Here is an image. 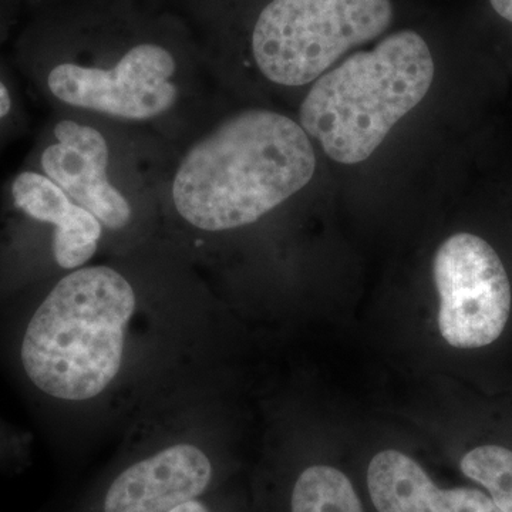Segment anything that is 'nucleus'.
I'll list each match as a JSON object with an SVG mask.
<instances>
[{
  "mask_svg": "<svg viewBox=\"0 0 512 512\" xmlns=\"http://www.w3.org/2000/svg\"><path fill=\"white\" fill-rule=\"evenodd\" d=\"M137 311V293L119 271L74 269L46 291L0 301V359L49 419L117 383Z\"/></svg>",
  "mask_w": 512,
  "mask_h": 512,
  "instance_id": "1",
  "label": "nucleus"
},
{
  "mask_svg": "<svg viewBox=\"0 0 512 512\" xmlns=\"http://www.w3.org/2000/svg\"><path fill=\"white\" fill-rule=\"evenodd\" d=\"M315 170V151L301 124L275 111H241L181 161L175 210L201 231L245 227L306 187Z\"/></svg>",
  "mask_w": 512,
  "mask_h": 512,
  "instance_id": "2",
  "label": "nucleus"
},
{
  "mask_svg": "<svg viewBox=\"0 0 512 512\" xmlns=\"http://www.w3.org/2000/svg\"><path fill=\"white\" fill-rule=\"evenodd\" d=\"M433 79L426 40L414 30L393 33L316 80L299 111L301 126L333 161L362 163L419 106Z\"/></svg>",
  "mask_w": 512,
  "mask_h": 512,
  "instance_id": "3",
  "label": "nucleus"
},
{
  "mask_svg": "<svg viewBox=\"0 0 512 512\" xmlns=\"http://www.w3.org/2000/svg\"><path fill=\"white\" fill-rule=\"evenodd\" d=\"M392 19L390 0H272L256 20L252 52L266 79L305 86Z\"/></svg>",
  "mask_w": 512,
  "mask_h": 512,
  "instance_id": "4",
  "label": "nucleus"
},
{
  "mask_svg": "<svg viewBox=\"0 0 512 512\" xmlns=\"http://www.w3.org/2000/svg\"><path fill=\"white\" fill-rule=\"evenodd\" d=\"M441 336L458 349L491 345L507 325L511 286L500 256L473 234L453 235L434 256Z\"/></svg>",
  "mask_w": 512,
  "mask_h": 512,
  "instance_id": "5",
  "label": "nucleus"
},
{
  "mask_svg": "<svg viewBox=\"0 0 512 512\" xmlns=\"http://www.w3.org/2000/svg\"><path fill=\"white\" fill-rule=\"evenodd\" d=\"M177 64L164 47L143 43L128 50L110 70L59 63L49 70L46 87L69 106L126 120H148L177 99L171 82Z\"/></svg>",
  "mask_w": 512,
  "mask_h": 512,
  "instance_id": "6",
  "label": "nucleus"
},
{
  "mask_svg": "<svg viewBox=\"0 0 512 512\" xmlns=\"http://www.w3.org/2000/svg\"><path fill=\"white\" fill-rule=\"evenodd\" d=\"M55 143L43 148L42 173L59 185L70 200L92 212L103 227L121 229L131 220L124 195L109 183V146L96 128L62 120L53 128Z\"/></svg>",
  "mask_w": 512,
  "mask_h": 512,
  "instance_id": "7",
  "label": "nucleus"
},
{
  "mask_svg": "<svg viewBox=\"0 0 512 512\" xmlns=\"http://www.w3.org/2000/svg\"><path fill=\"white\" fill-rule=\"evenodd\" d=\"M212 477L208 454L180 441L124 468L104 494L103 512H168L200 498Z\"/></svg>",
  "mask_w": 512,
  "mask_h": 512,
  "instance_id": "8",
  "label": "nucleus"
},
{
  "mask_svg": "<svg viewBox=\"0 0 512 512\" xmlns=\"http://www.w3.org/2000/svg\"><path fill=\"white\" fill-rule=\"evenodd\" d=\"M367 485L379 512H503L473 488L441 490L417 461L396 450L373 457Z\"/></svg>",
  "mask_w": 512,
  "mask_h": 512,
  "instance_id": "9",
  "label": "nucleus"
},
{
  "mask_svg": "<svg viewBox=\"0 0 512 512\" xmlns=\"http://www.w3.org/2000/svg\"><path fill=\"white\" fill-rule=\"evenodd\" d=\"M291 507L292 512H363L349 478L328 466L303 471L293 487Z\"/></svg>",
  "mask_w": 512,
  "mask_h": 512,
  "instance_id": "10",
  "label": "nucleus"
},
{
  "mask_svg": "<svg viewBox=\"0 0 512 512\" xmlns=\"http://www.w3.org/2000/svg\"><path fill=\"white\" fill-rule=\"evenodd\" d=\"M103 235V225L92 212L74 205L72 214L50 235V256L63 271L82 268L93 258Z\"/></svg>",
  "mask_w": 512,
  "mask_h": 512,
  "instance_id": "11",
  "label": "nucleus"
},
{
  "mask_svg": "<svg viewBox=\"0 0 512 512\" xmlns=\"http://www.w3.org/2000/svg\"><path fill=\"white\" fill-rule=\"evenodd\" d=\"M461 471L488 490L503 512H512V451L500 446L474 448L461 460Z\"/></svg>",
  "mask_w": 512,
  "mask_h": 512,
  "instance_id": "12",
  "label": "nucleus"
},
{
  "mask_svg": "<svg viewBox=\"0 0 512 512\" xmlns=\"http://www.w3.org/2000/svg\"><path fill=\"white\" fill-rule=\"evenodd\" d=\"M25 436V433H20L0 420V456L19 454L25 448Z\"/></svg>",
  "mask_w": 512,
  "mask_h": 512,
  "instance_id": "13",
  "label": "nucleus"
},
{
  "mask_svg": "<svg viewBox=\"0 0 512 512\" xmlns=\"http://www.w3.org/2000/svg\"><path fill=\"white\" fill-rule=\"evenodd\" d=\"M13 109H15V100H13L12 90L0 76V128L5 126L6 121L12 117Z\"/></svg>",
  "mask_w": 512,
  "mask_h": 512,
  "instance_id": "14",
  "label": "nucleus"
},
{
  "mask_svg": "<svg viewBox=\"0 0 512 512\" xmlns=\"http://www.w3.org/2000/svg\"><path fill=\"white\" fill-rule=\"evenodd\" d=\"M490 3L501 18L512 22V0H490Z\"/></svg>",
  "mask_w": 512,
  "mask_h": 512,
  "instance_id": "15",
  "label": "nucleus"
},
{
  "mask_svg": "<svg viewBox=\"0 0 512 512\" xmlns=\"http://www.w3.org/2000/svg\"><path fill=\"white\" fill-rule=\"evenodd\" d=\"M168 512H210V510H208L207 505L202 503V501L198 500L197 498V500H192L188 501V503L177 505V507H174L173 510Z\"/></svg>",
  "mask_w": 512,
  "mask_h": 512,
  "instance_id": "16",
  "label": "nucleus"
}]
</instances>
